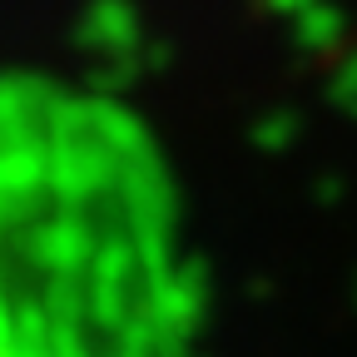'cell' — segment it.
<instances>
[{
    "label": "cell",
    "mask_w": 357,
    "mask_h": 357,
    "mask_svg": "<svg viewBox=\"0 0 357 357\" xmlns=\"http://www.w3.org/2000/svg\"><path fill=\"white\" fill-rule=\"evenodd\" d=\"M312 199H318L323 208H333L342 199V178H318V184H312Z\"/></svg>",
    "instance_id": "obj_3"
},
{
    "label": "cell",
    "mask_w": 357,
    "mask_h": 357,
    "mask_svg": "<svg viewBox=\"0 0 357 357\" xmlns=\"http://www.w3.org/2000/svg\"><path fill=\"white\" fill-rule=\"evenodd\" d=\"M293 134H298V119H293V114H268V119L253 129V144H258L263 154H278V149L293 144Z\"/></svg>",
    "instance_id": "obj_1"
},
{
    "label": "cell",
    "mask_w": 357,
    "mask_h": 357,
    "mask_svg": "<svg viewBox=\"0 0 357 357\" xmlns=\"http://www.w3.org/2000/svg\"><path fill=\"white\" fill-rule=\"evenodd\" d=\"M184 357H204V352H184Z\"/></svg>",
    "instance_id": "obj_4"
},
{
    "label": "cell",
    "mask_w": 357,
    "mask_h": 357,
    "mask_svg": "<svg viewBox=\"0 0 357 357\" xmlns=\"http://www.w3.org/2000/svg\"><path fill=\"white\" fill-rule=\"evenodd\" d=\"M174 283L184 288V293H194L199 303H208V263L204 258H184L174 268Z\"/></svg>",
    "instance_id": "obj_2"
}]
</instances>
